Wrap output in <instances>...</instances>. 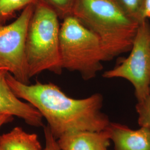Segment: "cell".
Here are the masks:
<instances>
[{"instance_id": "obj_16", "label": "cell", "mask_w": 150, "mask_h": 150, "mask_svg": "<svg viewBox=\"0 0 150 150\" xmlns=\"http://www.w3.org/2000/svg\"><path fill=\"white\" fill-rule=\"evenodd\" d=\"M13 120V116L7 114H0V128L6 123H10Z\"/></svg>"}, {"instance_id": "obj_4", "label": "cell", "mask_w": 150, "mask_h": 150, "mask_svg": "<svg viewBox=\"0 0 150 150\" xmlns=\"http://www.w3.org/2000/svg\"><path fill=\"white\" fill-rule=\"evenodd\" d=\"M62 20L59 34L62 67L79 72L85 80H91L102 70L105 61L101 41L74 15Z\"/></svg>"}, {"instance_id": "obj_15", "label": "cell", "mask_w": 150, "mask_h": 150, "mask_svg": "<svg viewBox=\"0 0 150 150\" xmlns=\"http://www.w3.org/2000/svg\"><path fill=\"white\" fill-rule=\"evenodd\" d=\"M43 129L45 139V148L44 150H61L57 139L54 137L48 126H44Z\"/></svg>"}, {"instance_id": "obj_10", "label": "cell", "mask_w": 150, "mask_h": 150, "mask_svg": "<svg viewBox=\"0 0 150 150\" xmlns=\"http://www.w3.org/2000/svg\"><path fill=\"white\" fill-rule=\"evenodd\" d=\"M1 150H44L38 135L29 134L20 127L0 135Z\"/></svg>"}, {"instance_id": "obj_5", "label": "cell", "mask_w": 150, "mask_h": 150, "mask_svg": "<svg viewBox=\"0 0 150 150\" xmlns=\"http://www.w3.org/2000/svg\"><path fill=\"white\" fill-rule=\"evenodd\" d=\"M130 51L128 57L112 69L105 71L102 76L129 81L139 102L150 94V23L147 19L139 23Z\"/></svg>"}, {"instance_id": "obj_19", "label": "cell", "mask_w": 150, "mask_h": 150, "mask_svg": "<svg viewBox=\"0 0 150 150\" xmlns=\"http://www.w3.org/2000/svg\"></svg>"}, {"instance_id": "obj_18", "label": "cell", "mask_w": 150, "mask_h": 150, "mask_svg": "<svg viewBox=\"0 0 150 150\" xmlns=\"http://www.w3.org/2000/svg\"><path fill=\"white\" fill-rule=\"evenodd\" d=\"M2 70H6L8 71V69H7V67L0 60V71H2Z\"/></svg>"}, {"instance_id": "obj_8", "label": "cell", "mask_w": 150, "mask_h": 150, "mask_svg": "<svg viewBox=\"0 0 150 150\" xmlns=\"http://www.w3.org/2000/svg\"><path fill=\"white\" fill-rule=\"evenodd\" d=\"M114 150H150V129H132L121 123L110 122L107 127Z\"/></svg>"}, {"instance_id": "obj_1", "label": "cell", "mask_w": 150, "mask_h": 150, "mask_svg": "<svg viewBox=\"0 0 150 150\" xmlns=\"http://www.w3.org/2000/svg\"><path fill=\"white\" fill-rule=\"evenodd\" d=\"M6 80L17 96L30 103L45 118L56 139L74 132L102 131L110 123L108 116L101 111L103 99L100 93L75 99L52 83H23L8 72Z\"/></svg>"}, {"instance_id": "obj_9", "label": "cell", "mask_w": 150, "mask_h": 150, "mask_svg": "<svg viewBox=\"0 0 150 150\" xmlns=\"http://www.w3.org/2000/svg\"><path fill=\"white\" fill-rule=\"evenodd\" d=\"M57 141L61 150H108L111 139L106 129L71 132L63 135Z\"/></svg>"}, {"instance_id": "obj_6", "label": "cell", "mask_w": 150, "mask_h": 150, "mask_svg": "<svg viewBox=\"0 0 150 150\" xmlns=\"http://www.w3.org/2000/svg\"><path fill=\"white\" fill-rule=\"evenodd\" d=\"M35 4L27 6L15 21L0 25V60L17 80L28 84L25 47L29 22Z\"/></svg>"}, {"instance_id": "obj_11", "label": "cell", "mask_w": 150, "mask_h": 150, "mask_svg": "<svg viewBox=\"0 0 150 150\" xmlns=\"http://www.w3.org/2000/svg\"><path fill=\"white\" fill-rule=\"evenodd\" d=\"M38 0H0V25L15 17L17 11L36 4Z\"/></svg>"}, {"instance_id": "obj_14", "label": "cell", "mask_w": 150, "mask_h": 150, "mask_svg": "<svg viewBox=\"0 0 150 150\" xmlns=\"http://www.w3.org/2000/svg\"><path fill=\"white\" fill-rule=\"evenodd\" d=\"M136 110L139 126L150 129V94L144 100L137 102Z\"/></svg>"}, {"instance_id": "obj_2", "label": "cell", "mask_w": 150, "mask_h": 150, "mask_svg": "<svg viewBox=\"0 0 150 150\" xmlns=\"http://www.w3.org/2000/svg\"><path fill=\"white\" fill-rule=\"evenodd\" d=\"M73 15L99 38L105 61L131 50L139 23L114 0H77Z\"/></svg>"}, {"instance_id": "obj_13", "label": "cell", "mask_w": 150, "mask_h": 150, "mask_svg": "<svg viewBox=\"0 0 150 150\" xmlns=\"http://www.w3.org/2000/svg\"><path fill=\"white\" fill-rule=\"evenodd\" d=\"M48 6L59 16L64 20L68 16L73 15L74 10L77 0H38Z\"/></svg>"}, {"instance_id": "obj_3", "label": "cell", "mask_w": 150, "mask_h": 150, "mask_svg": "<svg viewBox=\"0 0 150 150\" xmlns=\"http://www.w3.org/2000/svg\"><path fill=\"white\" fill-rule=\"evenodd\" d=\"M59 17L48 6L38 1L29 22L26 57L30 78L43 71L60 74Z\"/></svg>"}, {"instance_id": "obj_12", "label": "cell", "mask_w": 150, "mask_h": 150, "mask_svg": "<svg viewBox=\"0 0 150 150\" xmlns=\"http://www.w3.org/2000/svg\"><path fill=\"white\" fill-rule=\"evenodd\" d=\"M123 12L136 21L146 20L144 17L145 0H114Z\"/></svg>"}, {"instance_id": "obj_7", "label": "cell", "mask_w": 150, "mask_h": 150, "mask_svg": "<svg viewBox=\"0 0 150 150\" xmlns=\"http://www.w3.org/2000/svg\"><path fill=\"white\" fill-rule=\"evenodd\" d=\"M7 72L0 71V114L17 116L31 126L44 127L40 112L30 103L22 102L12 90L6 80Z\"/></svg>"}, {"instance_id": "obj_17", "label": "cell", "mask_w": 150, "mask_h": 150, "mask_svg": "<svg viewBox=\"0 0 150 150\" xmlns=\"http://www.w3.org/2000/svg\"><path fill=\"white\" fill-rule=\"evenodd\" d=\"M144 17L146 19L150 18V0L144 1Z\"/></svg>"}]
</instances>
